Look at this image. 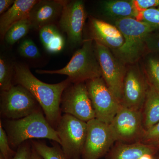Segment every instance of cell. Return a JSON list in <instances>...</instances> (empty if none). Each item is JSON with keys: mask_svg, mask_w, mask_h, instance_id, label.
I'll list each match as a JSON object with an SVG mask.
<instances>
[{"mask_svg": "<svg viewBox=\"0 0 159 159\" xmlns=\"http://www.w3.org/2000/svg\"><path fill=\"white\" fill-rule=\"evenodd\" d=\"M14 80L16 84L25 88L38 102L46 119L56 129L61 118V102L64 91L71 84L67 78L55 84L41 81L32 74L27 66H14Z\"/></svg>", "mask_w": 159, "mask_h": 159, "instance_id": "cell-1", "label": "cell"}, {"mask_svg": "<svg viewBox=\"0 0 159 159\" xmlns=\"http://www.w3.org/2000/svg\"><path fill=\"white\" fill-rule=\"evenodd\" d=\"M42 110L22 119L8 120L5 123L6 130L10 146L18 148L27 140L48 139L60 145L57 131L44 116Z\"/></svg>", "mask_w": 159, "mask_h": 159, "instance_id": "cell-2", "label": "cell"}, {"mask_svg": "<svg viewBox=\"0 0 159 159\" xmlns=\"http://www.w3.org/2000/svg\"><path fill=\"white\" fill-rule=\"evenodd\" d=\"M116 27L124 38L123 45L113 53L125 64L137 62L146 48V39L155 31L147 23L127 18L116 20Z\"/></svg>", "mask_w": 159, "mask_h": 159, "instance_id": "cell-3", "label": "cell"}, {"mask_svg": "<svg viewBox=\"0 0 159 159\" xmlns=\"http://www.w3.org/2000/svg\"><path fill=\"white\" fill-rule=\"evenodd\" d=\"M39 74H60L67 76L71 83L84 82L102 77L101 68L97 58L93 39L84 41L82 46L62 69L54 70H37Z\"/></svg>", "mask_w": 159, "mask_h": 159, "instance_id": "cell-4", "label": "cell"}, {"mask_svg": "<svg viewBox=\"0 0 159 159\" xmlns=\"http://www.w3.org/2000/svg\"><path fill=\"white\" fill-rule=\"evenodd\" d=\"M41 110L33 95L22 85H13L1 92V114L8 120L22 119Z\"/></svg>", "mask_w": 159, "mask_h": 159, "instance_id": "cell-5", "label": "cell"}, {"mask_svg": "<svg viewBox=\"0 0 159 159\" xmlns=\"http://www.w3.org/2000/svg\"><path fill=\"white\" fill-rule=\"evenodd\" d=\"M61 149L69 159H80L85 144L87 122L68 114L61 116L56 128Z\"/></svg>", "mask_w": 159, "mask_h": 159, "instance_id": "cell-6", "label": "cell"}, {"mask_svg": "<svg viewBox=\"0 0 159 159\" xmlns=\"http://www.w3.org/2000/svg\"><path fill=\"white\" fill-rule=\"evenodd\" d=\"M109 125L116 142H141L145 132L142 111L122 105Z\"/></svg>", "mask_w": 159, "mask_h": 159, "instance_id": "cell-7", "label": "cell"}, {"mask_svg": "<svg viewBox=\"0 0 159 159\" xmlns=\"http://www.w3.org/2000/svg\"><path fill=\"white\" fill-rule=\"evenodd\" d=\"M94 48L101 68L102 78L121 104L123 81L127 71L125 64L111 52L110 49L107 47L95 42Z\"/></svg>", "mask_w": 159, "mask_h": 159, "instance_id": "cell-8", "label": "cell"}, {"mask_svg": "<svg viewBox=\"0 0 159 159\" xmlns=\"http://www.w3.org/2000/svg\"><path fill=\"white\" fill-rule=\"evenodd\" d=\"M61 111L85 122L96 119L95 111L84 82L71 83L64 91Z\"/></svg>", "mask_w": 159, "mask_h": 159, "instance_id": "cell-9", "label": "cell"}, {"mask_svg": "<svg viewBox=\"0 0 159 159\" xmlns=\"http://www.w3.org/2000/svg\"><path fill=\"white\" fill-rule=\"evenodd\" d=\"M86 85L96 119L109 125L121 107L120 102L107 87L102 77L88 80Z\"/></svg>", "mask_w": 159, "mask_h": 159, "instance_id": "cell-10", "label": "cell"}, {"mask_svg": "<svg viewBox=\"0 0 159 159\" xmlns=\"http://www.w3.org/2000/svg\"><path fill=\"white\" fill-rule=\"evenodd\" d=\"M116 143L109 125L97 119L87 122V132L82 159H99Z\"/></svg>", "mask_w": 159, "mask_h": 159, "instance_id": "cell-11", "label": "cell"}, {"mask_svg": "<svg viewBox=\"0 0 159 159\" xmlns=\"http://www.w3.org/2000/svg\"><path fill=\"white\" fill-rule=\"evenodd\" d=\"M86 18L83 1H66L60 16L59 26L66 34L72 46H77L83 42V30Z\"/></svg>", "mask_w": 159, "mask_h": 159, "instance_id": "cell-12", "label": "cell"}, {"mask_svg": "<svg viewBox=\"0 0 159 159\" xmlns=\"http://www.w3.org/2000/svg\"><path fill=\"white\" fill-rule=\"evenodd\" d=\"M149 86L147 77L139 69L132 67L127 70L123 81L121 105L142 111Z\"/></svg>", "mask_w": 159, "mask_h": 159, "instance_id": "cell-13", "label": "cell"}, {"mask_svg": "<svg viewBox=\"0 0 159 159\" xmlns=\"http://www.w3.org/2000/svg\"><path fill=\"white\" fill-rule=\"evenodd\" d=\"M66 1H39L31 9L29 19L31 29L40 30L52 25L60 16Z\"/></svg>", "mask_w": 159, "mask_h": 159, "instance_id": "cell-14", "label": "cell"}, {"mask_svg": "<svg viewBox=\"0 0 159 159\" xmlns=\"http://www.w3.org/2000/svg\"><path fill=\"white\" fill-rule=\"evenodd\" d=\"M91 29L95 41L116 50L121 48L124 43V38L116 26L97 19L91 20Z\"/></svg>", "mask_w": 159, "mask_h": 159, "instance_id": "cell-15", "label": "cell"}, {"mask_svg": "<svg viewBox=\"0 0 159 159\" xmlns=\"http://www.w3.org/2000/svg\"><path fill=\"white\" fill-rule=\"evenodd\" d=\"M36 0H15L12 6L0 17V34L4 38L6 32L14 24L28 18L33 6L38 2Z\"/></svg>", "mask_w": 159, "mask_h": 159, "instance_id": "cell-16", "label": "cell"}, {"mask_svg": "<svg viewBox=\"0 0 159 159\" xmlns=\"http://www.w3.org/2000/svg\"><path fill=\"white\" fill-rule=\"evenodd\" d=\"M158 151L152 145L142 142H116L107 154L105 159H140L145 154L155 153Z\"/></svg>", "mask_w": 159, "mask_h": 159, "instance_id": "cell-17", "label": "cell"}, {"mask_svg": "<svg viewBox=\"0 0 159 159\" xmlns=\"http://www.w3.org/2000/svg\"><path fill=\"white\" fill-rule=\"evenodd\" d=\"M100 3L104 14L116 20L127 18L136 19L139 14L133 0H107Z\"/></svg>", "mask_w": 159, "mask_h": 159, "instance_id": "cell-18", "label": "cell"}, {"mask_svg": "<svg viewBox=\"0 0 159 159\" xmlns=\"http://www.w3.org/2000/svg\"><path fill=\"white\" fill-rule=\"evenodd\" d=\"M143 125L145 131L159 122V93L149 84L142 109Z\"/></svg>", "mask_w": 159, "mask_h": 159, "instance_id": "cell-19", "label": "cell"}, {"mask_svg": "<svg viewBox=\"0 0 159 159\" xmlns=\"http://www.w3.org/2000/svg\"><path fill=\"white\" fill-rule=\"evenodd\" d=\"M39 37L46 51L57 54L62 51L65 40L56 26L53 24L44 26L39 30Z\"/></svg>", "mask_w": 159, "mask_h": 159, "instance_id": "cell-20", "label": "cell"}, {"mask_svg": "<svg viewBox=\"0 0 159 159\" xmlns=\"http://www.w3.org/2000/svg\"><path fill=\"white\" fill-rule=\"evenodd\" d=\"M32 148L43 159H69L61 147L57 145L49 146L44 142L31 141Z\"/></svg>", "mask_w": 159, "mask_h": 159, "instance_id": "cell-21", "label": "cell"}, {"mask_svg": "<svg viewBox=\"0 0 159 159\" xmlns=\"http://www.w3.org/2000/svg\"><path fill=\"white\" fill-rule=\"evenodd\" d=\"M31 29V23L29 19H25L11 26L4 39L8 44L13 45L27 35Z\"/></svg>", "mask_w": 159, "mask_h": 159, "instance_id": "cell-22", "label": "cell"}, {"mask_svg": "<svg viewBox=\"0 0 159 159\" xmlns=\"http://www.w3.org/2000/svg\"><path fill=\"white\" fill-rule=\"evenodd\" d=\"M2 55L0 57V89L1 92L8 90L13 86L14 66Z\"/></svg>", "mask_w": 159, "mask_h": 159, "instance_id": "cell-23", "label": "cell"}, {"mask_svg": "<svg viewBox=\"0 0 159 159\" xmlns=\"http://www.w3.org/2000/svg\"><path fill=\"white\" fill-rule=\"evenodd\" d=\"M145 70L148 83L159 93V58L149 56L146 61Z\"/></svg>", "mask_w": 159, "mask_h": 159, "instance_id": "cell-24", "label": "cell"}, {"mask_svg": "<svg viewBox=\"0 0 159 159\" xmlns=\"http://www.w3.org/2000/svg\"><path fill=\"white\" fill-rule=\"evenodd\" d=\"M136 19L147 23L155 30H159V7L139 12Z\"/></svg>", "mask_w": 159, "mask_h": 159, "instance_id": "cell-25", "label": "cell"}, {"mask_svg": "<svg viewBox=\"0 0 159 159\" xmlns=\"http://www.w3.org/2000/svg\"><path fill=\"white\" fill-rule=\"evenodd\" d=\"M19 53L26 58L35 59L41 56L37 46L32 40L26 39L21 43L19 47Z\"/></svg>", "mask_w": 159, "mask_h": 159, "instance_id": "cell-26", "label": "cell"}, {"mask_svg": "<svg viewBox=\"0 0 159 159\" xmlns=\"http://www.w3.org/2000/svg\"><path fill=\"white\" fill-rule=\"evenodd\" d=\"M16 153L11 149L6 130L3 128L2 121L0 122V155L4 159H11Z\"/></svg>", "mask_w": 159, "mask_h": 159, "instance_id": "cell-27", "label": "cell"}, {"mask_svg": "<svg viewBox=\"0 0 159 159\" xmlns=\"http://www.w3.org/2000/svg\"><path fill=\"white\" fill-rule=\"evenodd\" d=\"M141 142L152 145L159 151V122L151 128L145 131Z\"/></svg>", "mask_w": 159, "mask_h": 159, "instance_id": "cell-28", "label": "cell"}, {"mask_svg": "<svg viewBox=\"0 0 159 159\" xmlns=\"http://www.w3.org/2000/svg\"><path fill=\"white\" fill-rule=\"evenodd\" d=\"M32 153L31 144L25 142L18 147L15 155L11 159H32Z\"/></svg>", "mask_w": 159, "mask_h": 159, "instance_id": "cell-29", "label": "cell"}, {"mask_svg": "<svg viewBox=\"0 0 159 159\" xmlns=\"http://www.w3.org/2000/svg\"><path fill=\"white\" fill-rule=\"evenodd\" d=\"M133 2L139 12L150 8L159 7V0H133Z\"/></svg>", "mask_w": 159, "mask_h": 159, "instance_id": "cell-30", "label": "cell"}, {"mask_svg": "<svg viewBox=\"0 0 159 159\" xmlns=\"http://www.w3.org/2000/svg\"><path fill=\"white\" fill-rule=\"evenodd\" d=\"M146 48L151 52L159 54V32L151 33L146 39Z\"/></svg>", "mask_w": 159, "mask_h": 159, "instance_id": "cell-31", "label": "cell"}, {"mask_svg": "<svg viewBox=\"0 0 159 159\" xmlns=\"http://www.w3.org/2000/svg\"><path fill=\"white\" fill-rule=\"evenodd\" d=\"M14 0H1L0 1V14H3L12 6Z\"/></svg>", "mask_w": 159, "mask_h": 159, "instance_id": "cell-32", "label": "cell"}, {"mask_svg": "<svg viewBox=\"0 0 159 159\" xmlns=\"http://www.w3.org/2000/svg\"><path fill=\"white\" fill-rule=\"evenodd\" d=\"M157 153L145 154L142 156L140 159H155V157Z\"/></svg>", "mask_w": 159, "mask_h": 159, "instance_id": "cell-33", "label": "cell"}, {"mask_svg": "<svg viewBox=\"0 0 159 159\" xmlns=\"http://www.w3.org/2000/svg\"><path fill=\"white\" fill-rule=\"evenodd\" d=\"M32 159H43L32 148Z\"/></svg>", "mask_w": 159, "mask_h": 159, "instance_id": "cell-34", "label": "cell"}, {"mask_svg": "<svg viewBox=\"0 0 159 159\" xmlns=\"http://www.w3.org/2000/svg\"><path fill=\"white\" fill-rule=\"evenodd\" d=\"M155 159H159V151L155 155Z\"/></svg>", "mask_w": 159, "mask_h": 159, "instance_id": "cell-35", "label": "cell"}, {"mask_svg": "<svg viewBox=\"0 0 159 159\" xmlns=\"http://www.w3.org/2000/svg\"><path fill=\"white\" fill-rule=\"evenodd\" d=\"M0 159H4V158L2 156L0 155Z\"/></svg>", "mask_w": 159, "mask_h": 159, "instance_id": "cell-36", "label": "cell"}]
</instances>
